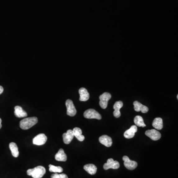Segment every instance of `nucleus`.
Returning a JSON list of instances; mask_svg holds the SVG:
<instances>
[{
	"instance_id": "nucleus-1",
	"label": "nucleus",
	"mask_w": 178,
	"mask_h": 178,
	"mask_svg": "<svg viewBox=\"0 0 178 178\" xmlns=\"http://www.w3.org/2000/svg\"><path fill=\"white\" fill-rule=\"evenodd\" d=\"M46 173V169L42 166H38L33 169H29L27 171V174L33 178H41Z\"/></svg>"
},
{
	"instance_id": "nucleus-2",
	"label": "nucleus",
	"mask_w": 178,
	"mask_h": 178,
	"mask_svg": "<svg viewBox=\"0 0 178 178\" xmlns=\"http://www.w3.org/2000/svg\"><path fill=\"white\" fill-rule=\"evenodd\" d=\"M38 122V118L36 117L26 118L21 120L20 127L23 130H28L36 124Z\"/></svg>"
},
{
	"instance_id": "nucleus-3",
	"label": "nucleus",
	"mask_w": 178,
	"mask_h": 178,
	"mask_svg": "<svg viewBox=\"0 0 178 178\" xmlns=\"http://www.w3.org/2000/svg\"><path fill=\"white\" fill-rule=\"evenodd\" d=\"M84 116L87 119H97L101 120L102 116L98 112L94 109H89L84 113Z\"/></svg>"
},
{
	"instance_id": "nucleus-4",
	"label": "nucleus",
	"mask_w": 178,
	"mask_h": 178,
	"mask_svg": "<svg viewBox=\"0 0 178 178\" xmlns=\"http://www.w3.org/2000/svg\"><path fill=\"white\" fill-rule=\"evenodd\" d=\"M112 98V95L108 93H104L99 96V106L102 108L106 109L107 107L108 102Z\"/></svg>"
},
{
	"instance_id": "nucleus-5",
	"label": "nucleus",
	"mask_w": 178,
	"mask_h": 178,
	"mask_svg": "<svg viewBox=\"0 0 178 178\" xmlns=\"http://www.w3.org/2000/svg\"><path fill=\"white\" fill-rule=\"evenodd\" d=\"M66 104L67 108V114L70 116H74L76 114L77 110L72 101L71 99H67L66 101Z\"/></svg>"
},
{
	"instance_id": "nucleus-6",
	"label": "nucleus",
	"mask_w": 178,
	"mask_h": 178,
	"mask_svg": "<svg viewBox=\"0 0 178 178\" xmlns=\"http://www.w3.org/2000/svg\"><path fill=\"white\" fill-rule=\"evenodd\" d=\"M123 160L124 161V166L128 169L133 170L136 168L138 166L137 162L130 160L127 156H124L123 157Z\"/></svg>"
},
{
	"instance_id": "nucleus-7",
	"label": "nucleus",
	"mask_w": 178,
	"mask_h": 178,
	"mask_svg": "<svg viewBox=\"0 0 178 178\" xmlns=\"http://www.w3.org/2000/svg\"><path fill=\"white\" fill-rule=\"evenodd\" d=\"M120 167L119 163L117 161H114L112 158H109L108 159L107 162L103 165V168L104 170H108L109 169H117Z\"/></svg>"
},
{
	"instance_id": "nucleus-8",
	"label": "nucleus",
	"mask_w": 178,
	"mask_h": 178,
	"mask_svg": "<svg viewBox=\"0 0 178 178\" xmlns=\"http://www.w3.org/2000/svg\"><path fill=\"white\" fill-rule=\"evenodd\" d=\"M145 134L153 141H157L161 138V135L160 132L155 129L147 130Z\"/></svg>"
},
{
	"instance_id": "nucleus-9",
	"label": "nucleus",
	"mask_w": 178,
	"mask_h": 178,
	"mask_svg": "<svg viewBox=\"0 0 178 178\" xmlns=\"http://www.w3.org/2000/svg\"><path fill=\"white\" fill-rule=\"evenodd\" d=\"M47 141V137L44 134H40L36 136L33 139V144L37 145L45 144Z\"/></svg>"
},
{
	"instance_id": "nucleus-10",
	"label": "nucleus",
	"mask_w": 178,
	"mask_h": 178,
	"mask_svg": "<svg viewBox=\"0 0 178 178\" xmlns=\"http://www.w3.org/2000/svg\"><path fill=\"white\" fill-rule=\"evenodd\" d=\"M133 104L134 106L135 110L136 112H141L143 113H145L148 112V107L144 106L143 104L138 101L134 102Z\"/></svg>"
},
{
	"instance_id": "nucleus-11",
	"label": "nucleus",
	"mask_w": 178,
	"mask_h": 178,
	"mask_svg": "<svg viewBox=\"0 0 178 178\" xmlns=\"http://www.w3.org/2000/svg\"><path fill=\"white\" fill-rule=\"evenodd\" d=\"M99 142L107 147H110L112 144V140L111 137L105 135L99 137Z\"/></svg>"
},
{
	"instance_id": "nucleus-12",
	"label": "nucleus",
	"mask_w": 178,
	"mask_h": 178,
	"mask_svg": "<svg viewBox=\"0 0 178 178\" xmlns=\"http://www.w3.org/2000/svg\"><path fill=\"white\" fill-rule=\"evenodd\" d=\"M62 137H63V141L64 144H69L72 141L74 137L72 130H68L67 131L66 133L63 134Z\"/></svg>"
},
{
	"instance_id": "nucleus-13",
	"label": "nucleus",
	"mask_w": 178,
	"mask_h": 178,
	"mask_svg": "<svg viewBox=\"0 0 178 178\" xmlns=\"http://www.w3.org/2000/svg\"><path fill=\"white\" fill-rule=\"evenodd\" d=\"M137 130H138V128H137V126L133 125L131 126L129 129L125 131L124 134V136L126 139L133 138L134 137L135 134L137 132Z\"/></svg>"
},
{
	"instance_id": "nucleus-14",
	"label": "nucleus",
	"mask_w": 178,
	"mask_h": 178,
	"mask_svg": "<svg viewBox=\"0 0 178 178\" xmlns=\"http://www.w3.org/2000/svg\"><path fill=\"white\" fill-rule=\"evenodd\" d=\"M79 93L80 94L79 100L80 101L86 102L89 99L90 95H89V93L86 89L84 88H80L79 90Z\"/></svg>"
},
{
	"instance_id": "nucleus-15",
	"label": "nucleus",
	"mask_w": 178,
	"mask_h": 178,
	"mask_svg": "<svg viewBox=\"0 0 178 178\" xmlns=\"http://www.w3.org/2000/svg\"><path fill=\"white\" fill-rule=\"evenodd\" d=\"M123 106V102L121 101H118L116 102L113 106V109H114V112H113V115L114 117L116 118L120 117L121 116V113H120V109Z\"/></svg>"
},
{
	"instance_id": "nucleus-16",
	"label": "nucleus",
	"mask_w": 178,
	"mask_h": 178,
	"mask_svg": "<svg viewBox=\"0 0 178 178\" xmlns=\"http://www.w3.org/2000/svg\"><path fill=\"white\" fill-rule=\"evenodd\" d=\"M15 114L18 118L25 117L27 116V113L24 111L22 108L20 106H16L15 107Z\"/></svg>"
},
{
	"instance_id": "nucleus-17",
	"label": "nucleus",
	"mask_w": 178,
	"mask_h": 178,
	"mask_svg": "<svg viewBox=\"0 0 178 178\" xmlns=\"http://www.w3.org/2000/svg\"><path fill=\"white\" fill-rule=\"evenodd\" d=\"M72 131L74 136L78 141L83 142L85 139V137L82 135V131L81 129L78 127L74 128Z\"/></svg>"
},
{
	"instance_id": "nucleus-18",
	"label": "nucleus",
	"mask_w": 178,
	"mask_h": 178,
	"mask_svg": "<svg viewBox=\"0 0 178 178\" xmlns=\"http://www.w3.org/2000/svg\"><path fill=\"white\" fill-rule=\"evenodd\" d=\"M55 159L58 161L65 162L67 160L66 154L64 153L63 149L61 148L58 150V153L55 155Z\"/></svg>"
},
{
	"instance_id": "nucleus-19",
	"label": "nucleus",
	"mask_w": 178,
	"mask_h": 178,
	"mask_svg": "<svg viewBox=\"0 0 178 178\" xmlns=\"http://www.w3.org/2000/svg\"><path fill=\"white\" fill-rule=\"evenodd\" d=\"M84 169L89 174L92 175H95L97 173V167L93 164H89L85 165L84 166Z\"/></svg>"
},
{
	"instance_id": "nucleus-20",
	"label": "nucleus",
	"mask_w": 178,
	"mask_h": 178,
	"mask_svg": "<svg viewBox=\"0 0 178 178\" xmlns=\"http://www.w3.org/2000/svg\"><path fill=\"white\" fill-rule=\"evenodd\" d=\"M153 126L156 130H160L163 128V120L161 118L157 117L154 119L153 121Z\"/></svg>"
},
{
	"instance_id": "nucleus-21",
	"label": "nucleus",
	"mask_w": 178,
	"mask_h": 178,
	"mask_svg": "<svg viewBox=\"0 0 178 178\" xmlns=\"http://www.w3.org/2000/svg\"><path fill=\"white\" fill-rule=\"evenodd\" d=\"M10 149L11 150L12 156L15 157H17L19 155L18 147L16 143L11 142L9 144Z\"/></svg>"
},
{
	"instance_id": "nucleus-22",
	"label": "nucleus",
	"mask_w": 178,
	"mask_h": 178,
	"mask_svg": "<svg viewBox=\"0 0 178 178\" xmlns=\"http://www.w3.org/2000/svg\"><path fill=\"white\" fill-rule=\"evenodd\" d=\"M134 121V123L135 124L136 126H138V127H144L146 126V125L144 124L143 117L141 116H139V115L136 116L135 117Z\"/></svg>"
},
{
	"instance_id": "nucleus-23",
	"label": "nucleus",
	"mask_w": 178,
	"mask_h": 178,
	"mask_svg": "<svg viewBox=\"0 0 178 178\" xmlns=\"http://www.w3.org/2000/svg\"><path fill=\"white\" fill-rule=\"evenodd\" d=\"M49 170L50 172L54 173H62L63 171V168L61 166H55L54 165H49Z\"/></svg>"
},
{
	"instance_id": "nucleus-24",
	"label": "nucleus",
	"mask_w": 178,
	"mask_h": 178,
	"mask_svg": "<svg viewBox=\"0 0 178 178\" xmlns=\"http://www.w3.org/2000/svg\"><path fill=\"white\" fill-rule=\"evenodd\" d=\"M51 178H68L65 174H57V173L52 175Z\"/></svg>"
},
{
	"instance_id": "nucleus-25",
	"label": "nucleus",
	"mask_w": 178,
	"mask_h": 178,
	"mask_svg": "<svg viewBox=\"0 0 178 178\" xmlns=\"http://www.w3.org/2000/svg\"><path fill=\"white\" fill-rule=\"evenodd\" d=\"M3 92H4V88L2 86H0V95L2 94Z\"/></svg>"
},
{
	"instance_id": "nucleus-26",
	"label": "nucleus",
	"mask_w": 178,
	"mask_h": 178,
	"mask_svg": "<svg viewBox=\"0 0 178 178\" xmlns=\"http://www.w3.org/2000/svg\"><path fill=\"white\" fill-rule=\"evenodd\" d=\"M2 119L0 118V129H1L2 127Z\"/></svg>"
}]
</instances>
